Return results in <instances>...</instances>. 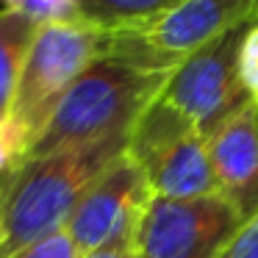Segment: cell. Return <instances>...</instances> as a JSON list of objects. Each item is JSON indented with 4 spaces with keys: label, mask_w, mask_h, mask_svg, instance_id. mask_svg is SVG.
Returning <instances> with one entry per match:
<instances>
[{
    "label": "cell",
    "mask_w": 258,
    "mask_h": 258,
    "mask_svg": "<svg viewBox=\"0 0 258 258\" xmlns=\"http://www.w3.org/2000/svg\"><path fill=\"white\" fill-rule=\"evenodd\" d=\"M14 9H20L36 25L78 17V0H20Z\"/></svg>",
    "instance_id": "cell-13"
},
{
    "label": "cell",
    "mask_w": 258,
    "mask_h": 258,
    "mask_svg": "<svg viewBox=\"0 0 258 258\" xmlns=\"http://www.w3.org/2000/svg\"><path fill=\"white\" fill-rule=\"evenodd\" d=\"M183 0H78V17L106 31L142 25Z\"/></svg>",
    "instance_id": "cell-11"
},
{
    "label": "cell",
    "mask_w": 258,
    "mask_h": 258,
    "mask_svg": "<svg viewBox=\"0 0 258 258\" xmlns=\"http://www.w3.org/2000/svg\"><path fill=\"white\" fill-rule=\"evenodd\" d=\"M219 258H258V214L241 225Z\"/></svg>",
    "instance_id": "cell-15"
},
{
    "label": "cell",
    "mask_w": 258,
    "mask_h": 258,
    "mask_svg": "<svg viewBox=\"0 0 258 258\" xmlns=\"http://www.w3.org/2000/svg\"><path fill=\"white\" fill-rule=\"evenodd\" d=\"M78 247L73 244V239H70L64 230H58V233L47 236V239H42L39 244H34L31 250H25L23 255L17 258H78Z\"/></svg>",
    "instance_id": "cell-14"
},
{
    "label": "cell",
    "mask_w": 258,
    "mask_h": 258,
    "mask_svg": "<svg viewBox=\"0 0 258 258\" xmlns=\"http://www.w3.org/2000/svg\"><path fill=\"white\" fill-rule=\"evenodd\" d=\"M128 156L142 167L153 197L195 200L217 195L208 142L189 119L167 108L158 97L136 122Z\"/></svg>",
    "instance_id": "cell-5"
},
{
    "label": "cell",
    "mask_w": 258,
    "mask_h": 258,
    "mask_svg": "<svg viewBox=\"0 0 258 258\" xmlns=\"http://www.w3.org/2000/svg\"><path fill=\"white\" fill-rule=\"evenodd\" d=\"M169 75L172 70H147L117 56L97 58L70 86L42 136L25 156H47L131 136L147 106L161 95Z\"/></svg>",
    "instance_id": "cell-2"
},
{
    "label": "cell",
    "mask_w": 258,
    "mask_h": 258,
    "mask_svg": "<svg viewBox=\"0 0 258 258\" xmlns=\"http://www.w3.org/2000/svg\"><path fill=\"white\" fill-rule=\"evenodd\" d=\"M208 158L217 178V195L241 219L258 214V106L247 103L208 139Z\"/></svg>",
    "instance_id": "cell-9"
},
{
    "label": "cell",
    "mask_w": 258,
    "mask_h": 258,
    "mask_svg": "<svg viewBox=\"0 0 258 258\" xmlns=\"http://www.w3.org/2000/svg\"><path fill=\"white\" fill-rule=\"evenodd\" d=\"M153 191L142 167L128 156H119L89 189L64 222V233L78 252H92L108 244H134Z\"/></svg>",
    "instance_id": "cell-8"
},
{
    "label": "cell",
    "mask_w": 258,
    "mask_h": 258,
    "mask_svg": "<svg viewBox=\"0 0 258 258\" xmlns=\"http://www.w3.org/2000/svg\"><path fill=\"white\" fill-rule=\"evenodd\" d=\"M39 25L25 17L20 9H3L0 12V134L9 136V114L17 89L23 61ZM12 145V142H9Z\"/></svg>",
    "instance_id": "cell-10"
},
{
    "label": "cell",
    "mask_w": 258,
    "mask_h": 258,
    "mask_svg": "<svg viewBox=\"0 0 258 258\" xmlns=\"http://www.w3.org/2000/svg\"><path fill=\"white\" fill-rule=\"evenodd\" d=\"M258 23V0H183L142 25L108 31L106 56L147 70H175L236 28Z\"/></svg>",
    "instance_id": "cell-4"
},
{
    "label": "cell",
    "mask_w": 258,
    "mask_h": 258,
    "mask_svg": "<svg viewBox=\"0 0 258 258\" xmlns=\"http://www.w3.org/2000/svg\"><path fill=\"white\" fill-rule=\"evenodd\" d=\"M131 136L25 156L0 169V258H17L64 230L81 195L125 156Z\"/></svg>",
    "instance_id": "cell-1"
},
{
    "label": "cell",
    "mask_w": 258,
    "mask_h": 258,
    "mask_svg": "<svg viewBox=\"0 0 258 258\" xmlns=\"http://www.w3.org/2000/svg\"><path fill=\"white\" fill-rule=\"evenodd\" d=\"M250 28V25H247ZM247 28H236L189 56L172 70L158 100L189 119L203 139H211L233 114L250 103L239 81V45Z\"/></svg>",
    "instance_id": "cell-6"
},
{
    "label": "cell",
    "mask_w": 258,
    "mask_h": 258,
    "mask_svg": "<svg viewBox=\"0 0 258 258\" xmlns=\"http://www.w3.org/2000/svg\"><path fill=\"white\" fill-rule=\"evenodd\" d=\"M236 70H239V81H241L244 95L250 97V103L258 106V23L250 25L244 31V36H241Z\"/></svg>",
    "instance_id": "cell-12"
},
{
    "label": "cell",
    "mask_w": 258,
    "mask_h": 258,
    "mask_svg": "<svg viewBox=\"0 0 258 258\" xmlns=\"http://www.w3.org/2000/svg\"><path fill=\"white\" fill-rule=\"evenodd\" d=\"M78 258H139V255H136L134 244H108V247H100V250H92V252H81Z\"/></svg>",
    "instance_id": "cell-16"
},
{
    "label": "cell",
    "mask_w": 258,
    "mask_h": 258,
    "mask_svg": "<svg viewBox=\"0 0 258 258\" xmlns=\"http://www.w3.org/2000/svg\"><path fill=\"white\" fill-rule=\"evenodd\" d=\"M244 219L219 195L195 200L153 197L136 230L139 258H219Z\"/></svg>",
    "instance_id": "cell-7"
},
{
    "label": "cell",
    "mask_w": 258,
    "mask_h": 258,
    "mask_svg": "<svg viewBox=\"0 0 258 258\" xmlns=\"http://www.w3.org/2000/svg\"><path fill=\"white\" fill-rule=\"evenodd\" d=\"M17 3H20V0H3V9H14Z\"/></svg>",
    "instance_id": "cell-17"
},
{
    "label": "cell",
    "mask_w": 258,
    "mask_h": 258,
    "mask_svg": "<svg viewBox=\"0 0 258 258\" xmlns=\"http://www.w3.org/2000/svg\"><path fill=\"white\" fill-rule=\"evenodd\" d=\"M108 53V31L86 20H58L36 28L23 61L9 114L14 164L34 147L70 86Z\"/></svg>",
    "instance_id": "cell-3"
}]
</instances>
